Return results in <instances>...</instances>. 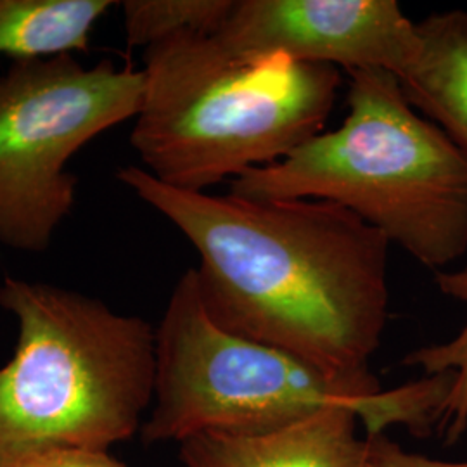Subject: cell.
I'll return each instance as SVG.
<instances>
[{"label":"cell","instance_id":"obj_1","mask_svg":"<svg viewBox=\"0 0 467 467\" xmlns=\"http://www.w3.org/2000/svg\"><path fill=\"white\" fill-rule=\"evenodd\" d=\"M117 179L200 254L201 303L220 329L339 376L370 372L389 314V241L341 204L251 200Z\"/></svg>","mask_w":467,"mask_h":467},{"label":"cell","instance_id":"obj_13","mask_svg":"<svg viewBox=\"0 0 467 467\" xmlns=\"http://www.w3.org/2000/svg\"><path fill=\"white\" fill-rule=\"evenodd\" d=\"M368 467H467V462L436 461L401 449L386 434L368 436Z\"/></svg>","mask_w":467,"mask_h":467},{"label":"cell","instance_id":"obj_7","mask_svg":"<svg viewBox=\"0 0 467 467\" xmlns=\"http://www.w3.org/2000/svg\"><path fill=\"white\" fill-rule=\"evenodd\" d=\"M213 36L237 59L284 56L348 73L384 69L397 78L420 49L418 23L395 0H234Z\"/></svg>","mask_w":467,"mask_h":467},{"label":"cell","instance_id":"obj_14","mask_svg":"<svg viewBox=\"0 0 467 467\" xmlns=\"http://www.w3.org/2000/svg\"><path fill=\"white\" fill-rule=\"evenodd\" d=\"M32 467H127L108 451H63L50 453Z\"/></svg>","mask_w":467,"mask_h":467},{"label":"cell","instance_id":"obj_3","mask_svg":"<svg viewBox=\"0 0 467 467\" xmlns=\"http://www.w3.org/2000/svg\"><path fill=\"white\" fill-rule=\"evenodd\" d=\"M348 113L284 160L234 179L251 200L345 206L433 272L467 253V158L384 69L351 71Z\"/></svg>","mask_w":467,"mask_h":467},{"label":"cell","instance_id":"obj_12","mask_svg":"<svg viewBox=\"0 0 467 467\" xmlns=\"http://www.w3.org/2000/svg\"><path fill=\"white\" fill-rule=\"evenodd\" d=\"M234 0H125L123 30L130 47H144L181 34L215 35Z\"/></svg>","mask_w":467,"mask_h":467},{"label":"cell","instance_id":"obj_4","mask_svg":"<svg viewBox=\"0 0 467 467\" xmlns=\"http://www.w3.org/2000/svg\"><path fill=\"white\" fill-rule=\"evenodd\" d=\"M0 306L17 320L0 368V467L130 440L154 400L156 327L56 284L5 275Z\"/></svg>","mask_w":467,"mask_h":467},{"label":"cell","instance_id":"obj_8","mask_svg":"<svg viewBox=\"0 0 467 467\" xmlns=\"http://www.w3.org/2000/svg\"><path fill=\"white\" fill-rule=\"evenodd\" d=\"M350 410L331 409L268 433L206 431L179 443L182 467H368V436Z\"/></svg>","mask_w":467,"mask_h":467},{"label":"cell","instance_id":"obj_5","mask_svg":"<svg viewBox=\"0 0 467 467\" xmlns=\"http://www.w3.org/2000/svg\"><path fill=\"white\" fill-rule=\"evenodd\" d=\"M142 71L130 144L154 179L194 192L274 165L320 134L343 84L337 67L237 59L202 34L144 49Z\"/></svg>","mask_w":467,"mask_h":467},{"label":"cell","instance_id":"obj_10","mask_svg":"<svg viewBox=\"0 0 467 467\" xmlns=\"http://www.w3.org/2000/svg\"><path fill=\"white\" fill-rule=\"evenodd\" d=\"M111 0H0V56L13 61L85 52Z\"/></svg>","mask_w":467,"mask_h":467},{"label":"cell","instance_id":"obj_11","mask_svg":"<svg viewBox=\"0 0 467 467\" xmlns=\"http://www.w3.org/2000/svg\"><path fill=\"white\" fill-rule=\"evenodd\" d=\"M434 284L447 298L467 305V265L455 270L434 272ZM407 368H419L424 374L453 372L451 395L443 405L436 433L445 443H455L467 431V324L445 343L410 351L401 360Z\"/></svg>","mask_w":467,"mask_h":467},{"label":"cell","instance_id":"obj_6","mask_svg":"<svg viewBox=\"0 0 467 467\" xmlns=\"http://www.w3.org/2000/svg\"><path fill=\"white\" fill-rule=\"evenodd\" d=\"M144 71L73 56L13 61L0 75V246L47 250L71 213L78 179L69 160L139 115Z\"/></svg>","mask_w":467,"mask_h":467},{"label":"cell","instance_id":"obj_2","mask_svg":"<svg viewBox=\"0 0 467 467\" xmlns=\"http://www.w3.org/2000/svg\"><path fill=\"white\" fill-rule=\"evenodd\" d=\"M453 372L383 389L368 372L339 376L287 351L220 329L208 317L196 270L177 281L156 327V383L144 443H181L192 434L268 433L343 409L366 436L400 426L416 438L438 430Z\"/></svg>","mask_w":467,"mask_h":467},{"label":"cell","instance_id":"obj_9","mask_svg":"<svg viewBox=\"0 0 467 467\" xmlns=\"http://www.w3.org/2000/svg\"><path fill=\"white\" fill-rule=\"evenodd\" d=\"M416 61L399 77L401 90L467 158V11L451 9L418 23Z\"/></svg>","mask_w":467,"mask_h":467}]
</instances>
